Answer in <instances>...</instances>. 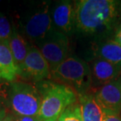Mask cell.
Segmentation results:
<instances>
[{"mask_svg":"<svg viewBox=\"0 0 121 121\" xmlns=\"http://www.w3.org/2000/svg\"><path fill=\"white\" fill-rule=\"evenodd\" d=\"M74 5L76 30L87 35L111 29L120 13V2L114 0H80Z\"/></svg>","mask_w":121,"mask_h":121,"instance_id":"6da1fadb","label":"cell"},{"mask_svg":"<svg viewBox=\"0 0 121 121\" xmlns=\"http://www.w3.org/2000/svg\"><path fill=\"white\" fill-rule=\"evenodd\" d=\"M36 87L42 97L38 115L40 121H57L60 115L78 99L76 91L63 83L43 80L38 83Z\"/></svg>","mask_w":121,"mask_h":121,"instance_id":"7a4b0ae2","label":"cell"},{"mask_svg":"<svg viewBox=\"0 0 121 121\" xmlns=\"http://www.w3.org/2000/svg\"><path fill=\"white\" fill-rule=\"evenodd\" d=\"M51 72L55 79L78 91L79 94L85 93L91 86V68L86 61L77 57H68Z\"/></svg>","mask_w":121,"mask_h":121,"instance_id":"3957f363","label":"cell"},{"mask_svg":"<svg viewBox=\"0 0 121 121\" xmlns=\"http://www.w3.org/2000/svg\"><path fill=\"white\" fill-rule=\"evenodd\" d=\"M42 97L38 88L21 81L13 82L9 91V102L17 116L38 117Z\"/></svg>","mask_w":121,"mask_h":121,"instance_id":"277c9868","label":"cell"},{"mask_svg":"<svg viewBox=\"0 0 121 121\" xmlns=\"http://www.w3.org/2000/svg\"><path fill=\"white\" fill-rule=\"evenodd\" d=\"M37 45L38 49L49 64L51 71L69 57V37L54 28L44 38L37 42Z\"/></svg>","mask_w":121,"mask_h":121,"instance_id":"5b68a950","label":"cell"},{"mask_svg":"<svg viewBox=\"0 0 121 121\" xmlns=\"http://www.w3.org/2000/svg\"><path fill=\"white\" fill-rule=\"evenodd\" d=\"M53 28L52 13L49 5L44 3L28 17L23 29L28 39L37 43L44 38Z\"/></svg>","mask_w":121,"mask_h":121,"instance_id":"8992f818","label":"cell"},{"mask_svg":"<svg viewBox=\"0 0 121 121\" xmlns=\"http://www.w3.org/2000/svg\"><path fill=\"white\" fill-rule=\"evenodd\" d=\"M51 74L50 65L37 47L30 46L28 55L21 66L19 76L36 83L49 78Z\"/></svg>","mask_w":121,"mask_h":121,"instance_id":"52a82bcc","label":"cell"},{"mask_svg":"<svg viewBox=\"0 0 121 121\" xmlns=\"http://www.w3.org/2000/svg\"><path fill=\"white\" fill-rule=\"evenodd\" d=\"M54 28L66 35L76 30V9L70 1H61L56 4L52 11Z\"/></svg>","mask_w":121,"mask_h":121,"instance_id":"ba28073f","label":"cell"},{"mask_svg":"<svg viewBox=\"0 0 121 121\" xmlns=\"http://www.w3.org/2000/svg\"><path fill=\"white\" fill-rule=\"evenodd\" d=\"M94 97L103 110L121 114V81L114 80L104 84Z\"/></svg>","mask_w":121,"mask_h":121,"instance_id":"9c48e42d","label":"cell"},{"mask_svg":"<svg viewBox=\"0 0 121 121\" xmlns=\"http://www.w3.org/2000/svg\"><path fill=\"white\" fill-rule=\"evenodd\" d=\"M79 104L83 121H103L104 111L94 95L86 93L79 94Z\"/></svg>","mask_w":121,"mask_h":121,"instance_id":"30bf717a","label":"cell"},{"mask_svg":"<svg viewBox=\"0 0 121 121\" xmlns=\"http://www.w3.org/2000/svg\"><path fill=\"white\" fill-rule=\"evenodd\" d=\"M92 73L94 78L101 83L114 81L121 72V66L114 65L100 57L94 59L92 64Z\"/></svg>","mask_w":121,"mask_h":121,"instance_id":"8fae6325","label":"cell"},{"mask_svg":"<svg viewBox=\"0 0 121 121\" xmlns=\"http://www.w3.org/2000/svg\"><path fill=\"white\" fill-rule=\"evenodd\" d=\"M19 76V71L8 44L0 43V79L13 82Z\"/></svg>","mask_w":121,"mask_h":121,"instance_id":"7c38bea8","label":"cell"},{"mask_svg":"<svg viewBox=\"0 0 121 121\" xmlns=\"http://www.w3.org/2000/svg\"><path fill=\"white\" fill-rule=\"evenodd\" d=\"M8 46L13 54L18 71L20 72L21 68L28 55L30 46L28 44L23 36L18 34L15 29L13 30L10 39L9 40Z\"/></svg>","mask_w":121,"mask_h":121,"instance_id":"4fadbf2b","label":"cell"},{"mask_svg":"<svg viewBox=\"0 0 121 121\" xmlns=\"http://www.w3.org/2000/svg\"><path fill=\"white\" fill-rule=\"evenodd\" d=\"M96 56L121 66V45L115 40L101 43L96 48Z\"/></svg>","mask_w":121,"mask_h":121,"instance_id":"5bb4252c","label":"cell"},{"mask_svg":"<svg viewBox=\"0 0 121 121\" xmlns=\"http://www.w3.org/2000/svg\"><path fill=\"white\" fill-rule=\"evenodd\" d=\"M57 121H83L79 104L76 102L69 106L60 115Z\"/></svg>","mask_w":121,"mask_h":121,"instance_id":"9a60e30c","label":"cell"},{"mask_svg":"<svg viewBox=\"0 0 121 121\" xmlns=\"http://www.w3.org/2000/svg\"><path fill=\"white\" fill-rule=\"evenodd\" d=\"M13 31V30L7 17L0 13V43L8 44Z\"/></svg>","mask_w":121,"mask_h":121,"instance_id":"2e32d148","label":"cell"},{"mask_svg":"<svg viewBox=\"0 0 121 121\" xmlns=\"http://www.w3.org/2000/svg\"><path fill=\"white\" fill-rule=\"evenodd\" d=\"M104 111V119L103 121H121V114L113 112L111 111Z\"/></svg>","mask_w":121,"mask_h":121,"instance_id":"e0dca14e","label":"cell"},{"mask_svg":"<svg viewBox=\"0 0 121 121\" xmlns=\"http://www.w3.org/2000/svg\"><path fill=\"white\" fill-rule=\"evenodd\" d=\"M15 121H40L39 117H22L17 116Z\"/></svg>","mask_w":121,"mask_h":121,"instance_id":"ac0fdd59","label":"cell"},{"mask_svg":"<svg viewBox=\"0 0 121 121\" xmlns=\"http://www.w3.org/2000/svg\"><path fill=\"white\" fill-rule=\"evenodd\" d=\"M115 41H116V42H117L119 44L121 45V25L120 26V28H118L117 33H116Z\"/></svg>","mask_w":121,"mask_h":121,"instance_id":"d6986e66","label":"cell"},{"mask_svg":"<svg viewBox=\"0 0 121 121\" xmlns=\"http://www.w3.org/2000/svg\"><path fill=\"white\" fill-rule=\"evenodd\" d=\"M5 116H6V113H5V110L3 108V106H2V104L0 101V120H1L2 118H3Z\"/></svg>","mask_w":121,"mask_h":121,"instance_id":"ffe728a7","label":"cell"},{"mask_svg":"<svg viewBox=\"0 0 121 121\" xmlns=\"http://www.w3.org/2000/svg\"><path fill=\"white\" fill-rule=\"evenodd\" d=\"M0 121H15V120H14L12 117H10V116H6V115Z\"/></svg>","mask_w":121,"mask_h":121,"instance_id":"44dd1931","label":"cell"},{"mask_svg":"<svg viewBox=\"0 0 121 121\" xmlns=\"http://www.w3.org/2000/svg\"><path fill=\"white\" fill-rule=\"evenodd\" d=\"M43 121H50V120H43Z\"/></svg>","mask_w":121,"mask_h":121,"instance_id":"7402d4cb","label":"cell"}]
</instances>
